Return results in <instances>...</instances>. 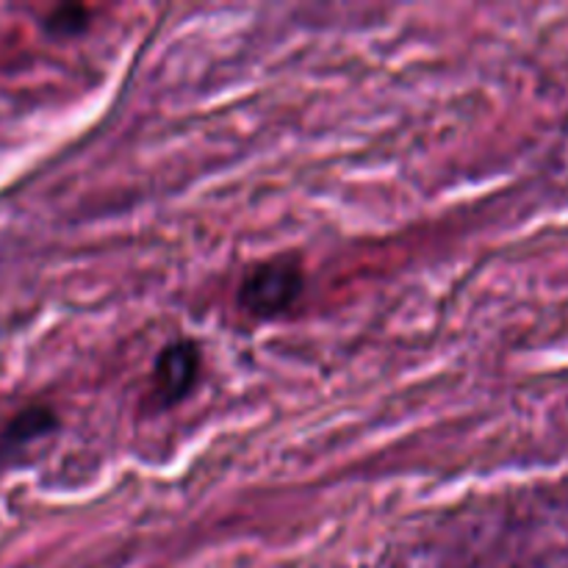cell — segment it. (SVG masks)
<instances>
[{
  "instance_id": "6da1fadb",
  "label": "cell",
  "mask_w": 568,
  "mask_h": 568,
  "mask_svg": "<svg viewBox=\"0 0 568 568\" xmlns=\"http://www.w3.org/2000/svg\"><path fill=\"white\" fill-rule=\"evenodd\" d=\"M305 292V270L288 255L258 261L239 283V308L258 322H275L300 303Z\"/></svg>"
},
{
  "instance_id": "7a4b0ae2",
  "label": "cell",
  "mask_w": 568,
  "mask_h": 568,
  "mask_svg": "<svg viewBox=\"0 0 568 568\" xmlns=\"http://www.w3.org/2000/svg\"><path fill=\"white\" fill-rule=\"evenodd\" d=\"M203 369V353L192 338H172L159 349L150 375L148 405L153 410H170L194 392Z\"/></svg>"
},
{
  "instance_id": "3957f363",
  "label": "cell",
  "mask_w": 568,
  "mask_h": 568,
  "mask_svg": "<svg viewBox=\"0 0 568 568\" xmlns=\"http://www.w3.org/2000/svg\"><path fill=\"white\" fill-rule=\"evenodd\" d=\"M59 427V416L53 414V408L48 405H28L20 414H14L9 419V425L0 427V460L14 455L17 449L28 447L37 438L48 436Z\"/></svg>"
},
{
  "instance_id": "277c9868",
  "label": "cell",
  "mask_w": 568,
  "mask_h": 568,
  "mask_svg": "<svg viewBox=\"0 0 568 568\" xmlns=\"http://www.w3.org/2000/svg\"><path fill=\"white\" fill-rule=\"evenodd\" d=\"M89 17L92 11L87 6H55L48 17H44V31L53 33V37H78L89 28Z\"/></svg>"
}]
</instances>
